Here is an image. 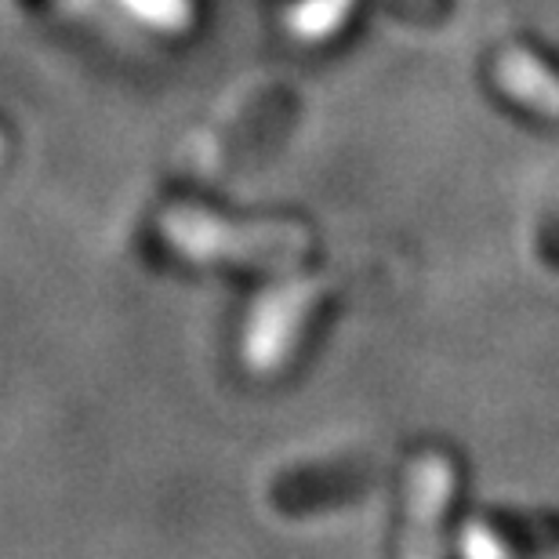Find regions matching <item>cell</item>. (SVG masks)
<instances>
[{"label": "cell", "instance_id": "cell-1", "mask_svg": "<svg viewBox=\"0 0 559 559\" xmlns=\"http://www.w3.org/2000/svg\"><path fill=\"white\" fill-rule=\"evenodd\" d=\"M167 240L189 259L200 262H243L262 270H287L306 259L309 237L287 226H226V222L197 215V211H175L164 218Z\"/></svg>", "mask_w": 559, "mask_h": 559}, {"label": "cell", "instance_id": "cell-2", "mask_svg": "<svg viewBox=\"0 0 559 559\" xmlns=\"http://www.w3.org/2000/svg\"><path fill=\"white\" fill-rule=\"evenodd\" d=\"M451 462L421 457L411 476L407 527H404V559H443L440 556V516L451 498Z\"/></svg>", "mask_w": 559, "mask_h": 559}, {"label": "cell", "instance_id": "cell-3", "mask_svg": "<svg viewBox=\"0 0 559 559\" xmlns=\"http://www.w3.org/2000/svg\"><path fill=\"white\" fill-rule=\"evenodd\" d=\"M312 284H301L298 290H284V295H276L270 306L259 312V320H254V328L248 334V360L251 367H273L284 349L290 345V334L298 328V317L306 312V306L312 301Z\"/></svg>", "mask_w": 559, "mask_h": 559}, {"label": "cell", "instance_id": "cell-4", "mask_svg": "<svg viewBox=\"0 0 559 559\" xmlns=\"http://www.w3.org/2000/svg\"><path fill=\"white\" fill-rule=\"evenodd\" d=\"M498 81L520 103L542 109V114H559V81L531 55L509 51L498 66Z\"/></svg>", "mask_w": 559, "mask_h": 559}, {"label": "cell", "instance_id": "cell-5", "mask_svg": "<svg viewBox=\"0 0 559 559\" xmlns=\"http://www.w3.org/2000/svg\"><path fill=\"white\" fill-rule=\"evenodd\" d=\"M353 0H298L290 11V29L301 40H323L342 26Z\"/></svg>", "mask_w": 559, "mask_h": 559}, {"label": "cell", "instance_id": "cell-6", "mask_svg": "<svg viewBox=\"0 0 559 559\" xmlns=\"http://www.w3.org/2000/svg\"><path fill=\"white\" fill-rule=\"evenodd\" d=\"M131 15L142 19L145 26L153 29H164V33H175L189 26V19H193V4L189 0H120Z\"/></svg>", "mask_w": 559, "mask_h": 559}, {"label": "cell", "instance_id": "cell-7", "mask_svg": "<svg viewBox=\"0 0 559 559\" xmlns=\"http://www.w3.org/2000/svg\"><path fill=\"white\" fill-rule=\"evenodd\" d=\"M462 549H465V559H509L495 534H487L484 527H468L462 534Z\"/></svg>", "mask_w": 559, "mask_h": 559}]
</instances>
